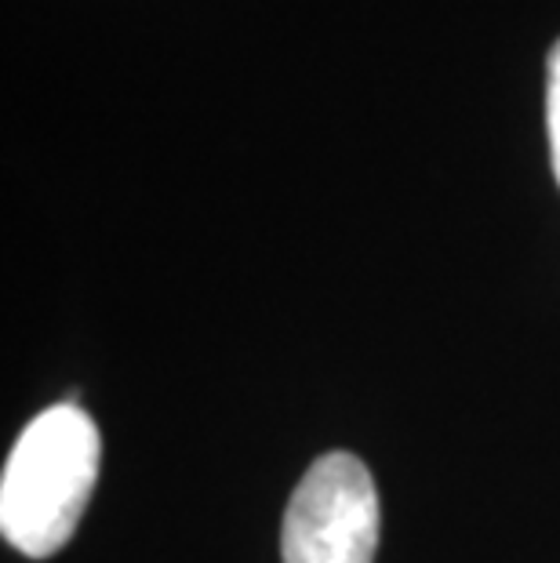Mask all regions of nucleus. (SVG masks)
<instances>
[{
  "mask_svg": "<svg viewBox=\"0 0 560 563\" xmlns=\"http://www.w3.org/2000/svg\"><path fill=\"white\" fill-rule=\"evenodd\" d=\"M378 498L364 462L325 454L309 465L284 512V563H372Z\"/></svg>",
  "mask_w": 560,
  "mask_h": 563,
  "instance_id": "f03ea898",
  "label": "nucleus"
},
{
  "mask_svg": "<svg viewBox=\"0 0 560 563\" xmlns=\"http://www.w3.org/2000/svg\"><path fill=\"white\" fill-rule=\"evenodd\" d=\"M99 429L77 404H55L22 429L0 481V527L19 553H58L99 476Z\"/></svg>",
  "mask_w": 560,
  "mask_h": 563,
  "instance_id": "f257e3e1",
  "label": "nucleus"
},
{
  "mask_svg": "<svg viewBox=\"0 0 560 563\" xmlns=\"http://www.w3.org/2000/svg\"><path fill=\"white\" fill-rule=\"evenodd\" d=\"M546 128H550V153L553 172L560 183V41L550 52V69H546Z\"/></svg>",
  "mask_w": 560,
  "mask_h": 563,
  "instance_id": "7ed1b4c3",
  "label": "nucleus"
}]
</instances>
